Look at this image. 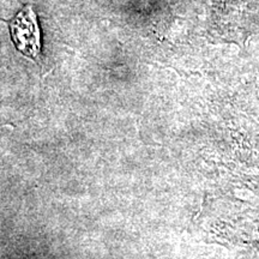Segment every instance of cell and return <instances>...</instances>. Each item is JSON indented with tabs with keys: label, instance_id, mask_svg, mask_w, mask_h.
I'll return each mask as SVG.
<instances>
[{
	"label": "cell",
	"instance_id": "cell-1",
	"mask_svg": "<svg viewBox=\"0 0 259 259\" xmlns=\"http://www.w3.org/2000/svg\"><path fill=\"white\" fill-rule=\"evenodd\" d=\"M9 27L16 48L25 57L35 59L41 50V35L32 6H24L14 19L9 22Z\"/></svg>",
	"mask_w": 259,
	"mask_h": 259
}]
</instances>
